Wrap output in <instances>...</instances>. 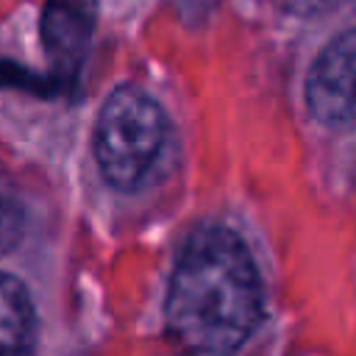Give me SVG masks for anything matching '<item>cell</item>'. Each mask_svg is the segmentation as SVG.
Wrapping results in <instances>:
<instances>
[{
	"mask_svg": "<svg viewBox=\"0 0 356 356\" xmlns=\"http://www.w3.org/2000/svg\"><path fill=\"white\" fill-rule=\"evenodd\" d=\"M167 136L161 106L139 86L114 89L95 125V159L103 178L117 189H136L150 175Z\"/></svg>",
	"mask_w": 356,
	"mask_h": 356,
	"instance_id": "cell-2",
	"label": "cell"
},
{
	"mask_svg": "<svg viewBox=\"0 0 356 356\" xmlns=\"http://www.w3.org/2000/svg\"><path fill=\"white\" fill-rule=\"evenodd\" d=\"M33 328L36 317L25 286L0 273V356H31Z\"/></svg>",
	"mask_w": 356,
	"mask_h": 356,
	"instance_id": "cell-4",
	"label": "cell"
},
{
	"mask_svg": "<svg viewBox=\"0 0 356 356\" xmlns=\"http://www.w3.org/2000/svg\"><path fill=\"white\" fill-rule=\"evenodd\" d=\"M353 31H345L325 44L309 70L306 100L317 122L342 128L353 120Z\"/></svg>",
	"mask_w": 356,
	"mask_h": 356,
	"instance_id": "cell-3",
	"label": "cell"
},
{
	"mask_svg": "<svg viewBox=\"0 0 356 356\" xmlns=\"http://www.w3.org/2000/svg\"><path fill=\"white\" fill-rule=\"evenodd\" d=\"M264 292L245 242L206 225L189 236L167 292V331L186 356H231L256 331Z\"/></svg>",
	"mask_w": 356,
	"mask_h": 356,
	"instance_id": "cell-1",
	"label": "cell"
},
{
	"mask_svg": "<svg viewBox=\"0 0 356 356\" xmlns=\"http://www.w3.org/2000/svg\"><path fill=\"white\" fill-rule=\"evenodd\" d=\"M22 234V203L14 189L0 178V259L19 242Z\"/></svg>",
	"mask_w": 356,
	"mask_h": 356,
	"instance_id": "cell-5",
	"label": "cell"
},
{
	"mask_svg": "<svg viewBox=\"0 0 356 356\" xmlns=\"http://www.w3.org/2000/svg\"><path fill=\"white\" fill-rule=\"evenodd\" d=\"M331 3L334 0H275V6H281L289 14H317Z\"/></svg>",
	"mask_w": 356,
	"mask_h": 356,
	"instance_id": "cell-6",
	"label": "cell"
}]
</instances>
